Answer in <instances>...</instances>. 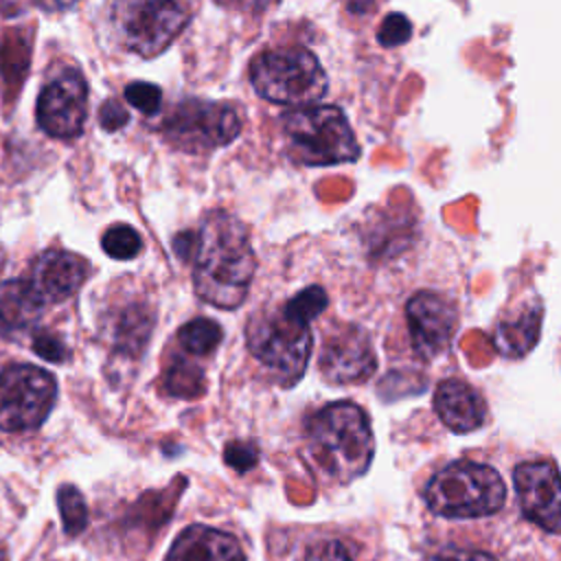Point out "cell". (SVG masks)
Masks as SVG:
<instances>
[{
	"label": "cell",
	"mask_w": 561,
	"mask_h": 561,
	"mask_svg": "<svg viewBox=\"0 0 561 561\" xmlns=\"http://www.w3.org/2000/svg\"><path fill=\"white\" fill-rule=\"evenodd\" d=\"M129 123V114L127 110L123 107L121 101L116 99H107L101 110H99V125L105 129V131H116L121 127H125Z\"/></svg>",
	"instance_id": "f1b7e54d"
},
{
	"label": "cell",
	"mask_w": 561,
	"mask_h": 561,
	"mask_svg": "<svg viewBox=\"0 0 561 561\" xmlns=\"http://www.w3.org/2000/svg\"><path fill=\"white\" fill-rule=\"evenodd\" d=\"M215 2L224 4V7H232V9H248V7H261L267 0H215Z\"/></svg>",
	"instance_id": "836d02e7"
},
{
	"label": "cell",
	"mask_w": 561,
	"mask_h": 561,
	"mask_svg": "<svg viewBox=\"0 0 561 561\" xmlns=\"http://www.w3.org/2000/svg\"><path fill=\"white\" fill-rule=\"evenodd\" d=\"M329 298H327V291L320 287V285H311V287H305L302 291H298L296 296H291L285 307L291 316H296L298 320L302 322H311L316 316H320L327 307Z\"/></svg>",
	"instance_id": "cb8c5ba5"
},
{
	"label": "cell",
	"mask_w": 561,
	"mask_h": 561,
	"mask_svg": "<svg viewBox=\"0 0 561 561\" xmlns=\"http://www.w3.org/2000/svg\"><path fill=\"white\" fill-rule=\"evenodd\" d=\"M506 489L500 473L482 462L458 460L440 469L425 486V504L447 519L486 517L502 508Z\"/></svg>",
	"instance_id": "277c9868"
},
{
	"label": "cell",
	"mask_w": 561,
	"mask_h": 561,
	"mask_svg": "<svg viewBox=\"0 0 561 561\" xmlns=\"http://www.w3.org/2000/svg\"><path fill=\"white\" fill-rule=\"evenodd\" d=\"M434 410L456 434L478 430L486 419V405L476 388L460 379H445L434 392Z\"/></svg>",
	"instance_id": "2e32d148"
},
{
	"label": "cell",
	"mask_w": 561,
	"mask_h": 561,
	"mask_svg": "<svg viewBox=\"0 0 561 561\" xmlns=\"http://www.w3.org/2000/svg\"><path fill=\"white\" fill-rule=\"evenodd\" d=\"M88 272L90 265L83 256L66 250H46L35 259L26 280L37 298L48 305L70 298L88 278Z\"/></svg>",
	"instance_id": "5bb4252c"
},
{
	"label": "cell",
	"mask_w": 561,
	"mask_h": 561,
	"mask_svg": "<svg viewBox=\"0 0 561 561\" xmlns=\"http://www.w3.org/2000/svg\"><path fill=\"white\" fill-rule=\"evenodd\" d=\"M307 451L335 482L357 480L375 456L368 414L351 401H335L318 410L307 423Z\"/></svg>",
	"instance_id": "7a4b0ae2"
},
{
	"label": "cell",
	"mask_w": 561,
	"mask_h": 561,
	"mask_svg": "<svg viewBox=\"0 0 561 561\" xmlns=\"http://www.w3.org/2000/svg\"><path fill=\"white\" fill-rule=\"evenodd\" d=\"M412 37V24L403 13H390L381 20L377 39L381 46H401Z\"/></svg>",
	"instance_id": "484cf974"
},
{
	"label": "cell",
	"mask_w": 561,
	"mask_h": 561,
	"mask_svg": "<svg viewBox=\"0 0 561 561\" xmlns=\"http://www.w3.org/2000/svg\"><path fill=\"white\" fill-rule=\"evenodd\" d=\"M57 504L68 535H79L88 526V506L83 495L72 484H61L57 491Z\"/></svg>",
	"instance_id": "7402d4cb"
},
{
	"label": "cell",
	"mask_w": 561,
	"mask_h": 561,
	"mask_svg": "<svg viewBox=\"0 0 561 561\" xmlns=\"http://www.w3.org/2000/svg\"><path fill=\"white\" fill-rule=\"evenodd\" d=\"M37 7H42L44 11H64L75 7L79 0H35Z\"/></svg>",
	"instance_id": "d6a6232c"
},
{
	"label": "cell",
	"mask_w": 561,
	"mask_h": 561,
	"mask_svg": "<svg viewBox=\"0 0 561 561\" xmlns=\"http://www.w3.org/2000/svg\"><path fill=\"white\" fill-rule=\"evenodd\" d=\"M173 248L175 252L182 256V259H191L193 252H195V234L193 232H182L175 237L173 241Z\"/></svg>",
	"instance_id": "1f68e13d"
},
{
	"label": "cell",
	"mask_w": 561,
	"mask_h": 561,
	"mask_svg": "<svg viewBox=\"0 0 561 561\" xmlns=\"http://www.w3.org/2000/svg\"><path fill=\"white\" fill-rule=\"evenodd\" d=\"M412 348L419 357L432 359L449 348L458 327L456 305L436 291H416L405 305Z\"/></svg>",
	"instance_id": "8fae6325"
},
{
	"label": "cell",
	"mask_w": 561,
	"mask_h": 561,
	"mask_svg": "<svg viewBox=\"0 0 561 561\" xmlns=\"http://www.w3.org/2000/svg\"><path fill=\"white\" fill-rule=\"evenodd\" d=\"M377 368L370 337L355 324L333 331L322 344L320 373L329 383H357L368 379Z\"/></svg>",
	"instance_id": "4fadbf2b"
},
{
	"label": "cell",
	"mask_w": 561,
	"mask_h": 561,
	"mask_svg": "<svg viewBox=\"0 0 561 561\" xmlns=\"http://www.w3.org/2000/svg\"><path fill=\"white\" fill-rule=\"evenodd\" d=\"M164 561H245V554L230 533L195 524L175 537Z\"/></svg>",
	"instance_id": "9a60e30c"
},
{
	"label": "cell",
	"mask_w": 561,
	"mask_h": 561,
	"mask_svg": "<svg viewBox=\"0 0 561 561\" xmlns=\"http://www.w3.org/2000/svg\"><path fill=\"white\" fill-rule=\"evenodd\" d=\"M37 125L53 138H75L88 116V85L81 72L66 70L48 81L35 105Z\"/></svg>",
	"instance_id": "30bf717a"
},
{
	"label": "cell",
	"mask_w": 561,
	"mask_h": 561,
	"mask_svg": "<svg viewBox=\"0 0 561 561\" xmlns=\"http://www.w3.org/2000/svg\"><path fill=\"white\" fill-rule=\"evenodd\" d=\"M33 351H35L39 357H44V359H48V362H55V364L66 362L68 355H70V351H68V346L61 342V337H57V335H53V333H48V331H39V333L33 335Z\"/></svg>",
	"instance_id": "4316f807"
},
{
	"label": "cell",
	"mask_w": 561,
	"mask_h": 561,
	"mask_svg": "<svg viewBox=\"0 0 561 561\" xmlns=\"http://www.w3.org/2000/svg\"><path fill=\"white\" fill-rule=\"evenodd\" d=\"M375 0H348V9L353 13H368L373 9Z\"/></svg>",
	"instance_id": "e575fe53"
},
{
	"label": "cell",
	"mask_w": 561,
	"mask_h": 561,
	"mask_svg": "<svg viewBox=\"0 0 561 561\" xmlns=\"http://www.w3.org/2000/svg\"><path fill=\"white\" fill-rule=\"evenodd\" d=\"M44 302L31 289L28 280L0 283V335H13L42 316Z\"/></svg>",
	"instance_id": "ac0fdd59"
},
{
	"label": "cell",
	"mask_w": 561,
	"mask_h": 561,
	"mask_svg": "<svg viewBox=\"0 0 561 561\" xmlns=\"http://www.w3.org/2000/svg\"><path fill=\"white\" fill-rule=\"evenodd\" d=\"M541 302L539 298L522 305L515 316L502 320L495 327L493 344L504 357H522L526 355L539 340L541 329Z\"/></svg>",
	"instance_id": "e0dca14e"
},
{
	"label": "cell",
	"mask_w": 561,
	"mask_h": 561,
	"mask_svg": "<svg viewBox=\"0 0 561 561\" xmlns=\"http://www.w3.org/2000/svg\"><path fill=\"white\" fill-rule=\"evenodd\" d=\"M254 270L248 228L226 210L208 213L195 234L193 285L197 296L219 309H234L245 300Z\"/></svg>",
	"instance_id": "6da1fadb"
},
{
	"label": "cell",
	"mask_w": 561,
	"mask_h": 561,
	"mask_svg": "<svg viewBox=\"0 0 561 561\" xmlns=\"http://www.w3.org/2000/svg\"><path fill=\"white\" fill-rule=\"evenodd\" d=\"M101 248L105 250V254H110L112 259H121V261H127V259H134L140 248H142V239L140 234L127 226V224H116L112 228H107L103 232V239H101Z\"/></svg>",
	"instance_id": "603a6c76"
},
{
	"label": "cell",
	"mask_w": 561,
	"mask_h": 561,
	"mask_svg": "<svg viewBox=\"0 0 561 561\" xmlns=\"http://www.w3.org/2000/svg\"><path fill=\"white\" fill-rule=\"evenodd\" d=\"M305 561H351V554L340 541H318L307 548Z\"/></svg>",
	"instance_id": "f546056e"
},
{
	"label": "cell",
	"mask_w": 561,
	"mask_h": 561,
	"mask_svg": "<svg viewBox=\"0 0 561 561\" xmlns=\"http://www.w3.org/2000/svg\"><path fill=\"white\" fill-rule=\"evenodd\" d=\"M110 26L123 48L156 57L186 26L188 13L175 0H112Z\"/></svg>",
	"instance_id": "52a82bcc"
},
{
	"label": "cell",
	"mask_w": 561,
	"mask_h": 561,
	"mask_svg": "<svg viewBox=\"0 0 561 561\" xmlns=\"http://www.w3.org/2000/svg\"><path fill=\"white\" fill-rule=\"evenodd\" d=\"M125 99L140 110L145 116H153L160 112L162 105V90L147 81H136L125 88Z\"/></svg>",
	"instance_id": "d4e9b609"
},
{
	"label": "cell",
	"mask_w": 561,
	"mask_h": 561,
	"mask_svg": "<svg viewBox=\"0 0 561 561\" xmlns=\"http://www.w3.org/2000/svg\"><path fill=\"white\" fill-rule=\"evenodd\" d=\"M250 81L259 96L302 107L324 96L329 83L318 57L302 46L263 50L250 66Z\"/></svg>",
	"instance_id": "5b68a950"
},
{
	"label": "cell",
	"mask_w": 561,
	"mask_h": 561,
	"mask_svg": "<svg viewBox=\"0 0 561 561\" xmlns=\"http://www.w3.org/2000/svg\"><path fill=\"white\" fill-rule=\"evenodd\" d=\"M224 458H226V462H228L232 469H237V471H248V469L256 462L259 449H256L252 443L234 440V443L226 445Z\"/></svg>",
	"instance_id": "83f0119b"
},
{
	"label": "cell",
	"mask_w": 561,
	"mask_h": 561,
	"mask_svg": "<svg viewBox=\"0 0 561 561\" xmlns=\"http://www.w3.org/2000/svg\"><path fill=\"white\" fill-rule=\"evenodd\" d=\"M513 480L524 515L548 533H561V473L554 462H522Z\"/></svg>",
	"instance_id": "7c38bea8"
},
{
	"label": "cell",
	"mask_w": 561,
	"mask_h": 561,
	"mask_svg": "<svg viewBox=\"0 0 561 561\" xmlns=\"http://www.w3.org/2000/svg\"><path fill=\"white\" fill-rule=\"evenodd\" d=\"M289 158L307 167H331L359 158V142L335 105H302L280 118Z\"/></svg>",
	"instance_id": "3957f363"
},
{
	"label": "cell",
	"mask_w": 561,
	"mask_h": 561,
	"mask_svg": "<svg viewBox=\"0 0 561 561\" xmlns=\"http://www.w3.org/2000/svg\"><path fill=\"white\" fill-rule=\"evenodd\" d=\"M57 397L55 377L33 364H11L0 373V430L28 432L39 427Z\"/></svg>",
	"instance_id": "ba28073f"
},
{
	"label": "cell",
	"mask_w": 561,
	"mask_h": 561,
	"mask_svg": "<svg viewBox=\"0 0 561 561\" xmlns=\"http://www.w3.org/2000/svg\"><path fill=\"white\" fill-rule=\"evenodd\" d=\"M245 340L250 353L280 383L291 386L302 377L311 353V331L309 322L291 316L285 302L256 311L245 327Z\"/></svg>",
	"instance_id": "8992f818"
},
{
	"label": "cell",
	"mask_w": 561,
	"mask_h": 561,
	"mask_svg": "<svg viewBox=\"0 0 561 561\" xmlns=\"http://www.w3.org/2000/svg\"><path fill=\"white\" fill-rule=\"evenodd\" d=\"M149 329H151V316L142 307L134 305L125 309L118 318V324H116L118 344L136 353L138 348H142L145 340L149 337Z\"/></svg>",
	"instance_id": "44dd1931"
},
{
	"label": "cell",
	"mask_w": 561,
	"mask_h": 561,
	"mask_svg": "<svg viewBox=\"0 0 561 561\" xmlns=\"http://www.w3.org/2000/svg\"><path fill=\"white\" fill-rule=\"evenodd\" d=\"M430 561H495L493 554L484 550H471V548H458V546H447L440 552H436Z\"/></svg>",
	"instance_id": "4dcf8cb0"
},
{
	"label": "cell",
	"mask_w": 561,
	"mask_h": 561,
	"mask_svg": "<svg viewBox=\"0 0 561 561\" xmlns=\"http://www.w3.org/2000/svg\"><path fill=\"white\" fill-rule=\"evenodd\" d=\"M221 327L210 318H195L178 331L180 344L193 355H208L221 342Z\"/></svg>",
	"instance_id": "d6986e66"
},
{
	"label": "cell",
	"mask_w": 561,
	"mask_h": 561,
	"mask_svg": "<svg viewBox=\"0 0 561 561\" xmlns=\"http://www.w3.org/2000/svg\"><path fill=\"white\" fill-rule=\"evenodd\" d=\"M241 131V118L228 103L184 99L162 123L164 138L184 151H208L232 142Z\"/></svg>",
	"instance_id": "9c48e42d"
},
{
	"label": "cell",
	"mask_w": 561,
	"mask_h": 561,
	"mask_svg": "<svg viewBox=\"0 0 561 561\" xmlns=\"http://www.w3.org/2000/svg\"><path fill=\"white\" fill-rule=\"evenodd\" d=\"M164 388L173 397L193 399L204 392V373L199 366L178 357L164 373Z\"/></svg>",
	"instance_id": "ffe728a7"
}]
</instances>
